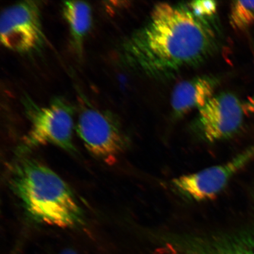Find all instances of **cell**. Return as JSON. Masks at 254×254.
Instances as JSON below:
<instances>
[{
  "label": "cell",
  "instance_id": "obj_11",
  "mask_svg": "<svg viewBox=\"0 0 254 254\" xmlns=\"http://www.w3.org/2000/svg\"><path fill=\"white\" fill-rule=\"evenodd\" d=\"M230 24L234 29L242 31L254 24V1H235L231 5Z\"/></svg>",
  "mask_w": 254,
  "mask_h": 254
},
{
  "label": "cell",
  "instance_id": "obj_9",
  "mask_svg": "<svg viewBox=\"0 0 254 254\" xmlns=\"http://www.w3.org/2000/svg\"><path fill=\"white\" fill-rule=\"evenodd\" d=\"M217 80L208 76H201L180 82L171 96L174 115L183 116L194 109L200 110L214 96Z\"/></svg>",
  "mask_w": 254,
  "mask_h": 254
},
{
  "label": "cell",
  "instance_id": "obj_5",
  "mask_svg": "<svg viewBox=\"0 0 254 254\" xmlns=\"http://www.w3.org/2000/svg\"><path fill=\"white\" fill-rule=\"evenodd\" d=\"M41 7L40 1H24L3 9L0 20V39L6 49L27 55L41 52L46 38Z\"/></svg>",
  "mask_w": 254,
  "mask_h": 254
},
{
  "label": "cell",
  "instance_id": "obj_4",
  "mask_svg": "<svg viewBox=\"0 0 254 254\" xmlns=\"http://www.w3.org/2000/svg\"><path fill=\"white\" fill-rule=\"evenodd\" d=\"M76 131L91 153L109 165L116 163L128 141L118 120L109 111L85 105L79 113Z\"/></svg>",
  "mask_w": 254,
  "mask_h": 254
},
{
  "label": "cell",
  "instance_id": "obj_3",
  "mask_svg": "<svg viewBox=\"0 0 254 254\" xmlns=\"http://www.w3.org/2000/svg\"><path fill=\"white\" fill-rule=\"evenodd\" d=\"M22 104L30 127L21 146V153L47 144L75 151L72 140L74 109L68 101L56 97L47 106H41L25 95Z\"/></svg>",
  "mask_w": 254,
  "mask_h": 254
},
{
  "label": "cell",
  "instance_id": "obj_6",
  "mask_svg": "<svg viewBox=\"0 0 254 254\" xmlns=\"http://www.w3.org/2000/svg\"><path fill=\"white\" fill-rule=\"evenodd\" d=\"M254 158V145L227 163L176 178L171 184L178 193L190 201H207L220 194L235 175Z\"/></svg>",
  "mask_w": 254,
  "mask_h": 254
},
{
  "label": "cell",
  "instance_id": "obj_1",
  "mask_svg": "<svg viewBox=\"0 0 254 254\" xmlns=\"http://www.w3.org/2000/svg\"><path fill=\"white\" fill-rule=\"evenodd\" d=\"M216 38L204 18L190 9L160 3L124 43L123 52L127 62L144 74L170 77L207 59L217 47Z\"/></svg>",
  "mask_w": 254,
  "mask_h": 254
},
{
  "label": "cell",
  "instance_id": "obj_12",
  "mask_svg": "<svg viewBox=\"0 0 254 254\" xmlns=\"http://www.w3.org/2000/svg\"><path fill=\"white\" fill-rule=\"evenodd\" d=\"M193 14L201 18L211 17L217 12V4L214 1H195L190 5Z\"/></svg>",
  "mask_w": 254,
  "mask_h": 254
},
{
  "label": "cell",
  "instance_id": "obj_13",
  "mask_svg": "<svg viewBox=\"0 0 254 254\" xmlns=\"http://www.w3.org/2000/svg\"><path fill=\"white\" fill-rule=\"evenodd\" d=\"M244 106V109H245V110L248 111V112L254 113V94L253 96L250 98V99L247 101L245 106Z\"/></svg>",
  "mask_w": 254,
  "mask_h": 254
},
{
  "label": "cell",
  "instance_id": "obj_10",
  "mask_svg": "<svg viewBox=\"0 0 254 254\" xmlns=\"http://www.w3.org/2000/svg\"><path fill=\"white\" fill-rule=\"evenodd\" d=\"M62 13L70 33L71 41L79 57L83 54L84 43L90 31L93 17L91 6L82 1H64Z\"/></svg>",
  "mask_w": 254,
  "mask_h": 254
},
{
  "label": "cell",
  "instance_id": "obj_7",
  "mask_svg": "<svg viewBox=\"0 0 254 254\" xmlns=\"http://www.w3.org/2000/svg\"><path fill=\"white\" fill-rule=\"evenodd\" d=\"M244 105L236 95L222 93L214 95L202 109L195 123V130L203 141L214 143L230 138L242 127Z\"/></svg>",
  "mask_w": 254,
  "mask_h": 254
},
{
  "label": "cell",
  "instance_id": "obj_2",
  "mask_svg": "<svg viewBox=\"0 0 254 254\" xmlns=\"http://www.w3.org/2000/svg\"><path fill=\"white\" fill-rule=\"evenodd\" d=\"M9 185L32 220L61 228L84 224L83 211L70 188L39 161L24 158L17 162Z\"/></svg>",
  "mask_w": 254,
  "mask_h": 254
},
{
  "label": "cell",
  "instance_id": "obj_8",
  "mask_svg": "<svg viewBox=\"0 0 254 254\" xmlns=\"http://www.w3.org/2000/svg\"><path fill=\"white\" fill-rule=\"evenodd\" d=\"M177 254H254V225L231 231L183 233Z\"/></svg>",
  "mask_w": 254,
  "mask_h": 254
},
{
  "label": "cell",
  "instance_id": "obj_14",
  "mask_svg": "<svg viewBox=\"0 0 254 254\" xmlns=\"http://www.w3.org/2000/svg\"><path fill=\"white\" fill-rule=\"evenodd\" d=\"M60 254H78L77 253H76L75 252H74V250L68 249V250L63 251V252H62Z\"/></svg>",
  "mask_w": 254,
  "mask_h": 254
}]
</instances>
